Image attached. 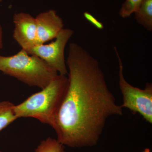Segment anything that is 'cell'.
Wrapping results in <instances>:
<instances>
[{
	"label": "cell",
	"mask_w": 152,
	"mask_h": 152,
	"mask_svg": "<svg viewBox=\"0 0 152 152\" xmlns=\"http://www.w3.org/2000/svg\"><path fill=\"white\" fill-rule=\"evenodd\" d=\"M135 13L137 22L147 31H152V0H143Z\"/></svg>",
	"instance_id": "obj_8"
},
{
	"label": "cell",
	"mask_w": 152,
	"mask_h": 152,
	"mask_svg": "<svg viewBox=\"0 0 152 152\" xmlns=\"http://www.w3.org/2000/svg\"><path fill=\"white\" fill-rule=\"evenodd\" d=\"M34 152H66L64 145L57 140L48 137L41 142Z\"/></svg>",
	"instance_id": "obj_10"
},
{
	"label": "cell",
	"mask_w": 152,
	"mask_h": 152,
	"mask_svg": "<svg viewBox=\"0 0 152 152\" xmlns=\"http://www.w3.org/2000/svg\"><path fill=\"white\" fill-rule=\"evenodd\" d=\"M0 152H2L1 151V150H0Z\"/></svg>",
	"instance_id": "obj_15"
},
{
	"label": "cell",
	"mask_w": 152,
	"mask_h": 152,
	"mask_svg": "<svg viewBox=\"0 0 152 152\" xmlns=\"http://www.w3.org/2000/svg\"><path fill=\"white\" fill-rule=\"evenodd\" d=\"M3 46V29L1 26L0 25V51L2 48Z\"/></svg>",
	"instance_id": "obj_13"
},
{
	"label": "cell",
	"mask_w": 152,
	"mask_h": 152,
	"mask_svg": "<svg viewBox=\"0 0 152 152\" xmlns=\"http://www.w3.org/2000/svg\"><path fill=\"white\" fill-rule=\"evenodd\" d=\"M68 77L58 74L49 84L14 107L17 118H32L51 127L67 88Z\"/></svg>",
	"instance_id": "obj_2"
},
{
	"label": "cell",
	"mask_w": 152,
	"mask_h": 152,
	"mask_svg": "<svg viewBox=\"0 0 152 152\" xmlns=\"http://www.w3.org/2000/svg\"><path fill=\"white\" fill-rule=\"evenodd\" d=\"M13 37L15 40L27 52L37 45L35 18L30 14L21 12L13 17Z\"/></svg>",
	"instance_id": "obj_6"
},
{
	"label": "cell",
	"mask_w": 152,
	"mask_h": 152,
	"mask_svg": "<svg viewBox=\"0 0 152 152\" xmlns=\"http://www.w3.org/2000/svg\"><path fill=\"white\" fill-rule=\"evenodd\" d=\"M37 45L56 39L64 28V22L56 11L50 10L39 14L35 18Z\"/></svg>",
	"instance_id": "obj_7"
},
{
	"label": "cell",
	"mask_w": 152,
	"mask_h": 152,
	"mask_svg": "<svg viewBox=\"0 0 152 152\" xmlns=\"http://www.w3.org/2000/svg\"><path fill=\"white\" fill-rule=\"evenodd\" d=\"M84 16L87 21H88L91 24L94 26L99 30H103L104 28L103 24L102 22L98 20L93 15L86 12L84 13Z\"/></svg>",
	"instance_id": "obj_12"
},
{
	"label": "cell",
	"mask_w": 152,
	"mask_h": 152,
	"mask_svg": "<svg viewBox=\"0 0 152 152\" xmlns=\"http://www.w3.org/2000/svg\"><path fill=\"white\" fill-rule=\"evenodd\" d=\"M142 152H151V150H150V149L149 148H146L145 149V150Z\"/></svg>",
	"instance_id": "obj_14"
},
{
	"label": "cell",
	"mask_w": 152,
	"mask_h": 152,
	"mask_svg": "<svg viewBox=\"0 0 152 152\" xmlns=\"http://www.w3.org/2000/svg\"><path fill=\"white\" fill-rule=\"evenodd\" d=\"M143 0H126L120 9L119 14L123 18H129L137 10Z\"/></svg>",
	"instance_id": "obj_11"
},
{
	"label": "cell",
	"mask_w": 152,
	"mask_h": 152,
	"mask_svg": "<svg viewBox=\"0 0 152 152\" xmlns=\"http://www.w3.org/2000/svg\"><path fill=\"white\" fill-rule=\"evenodd\" d=\"M15 106L10 101H0V132L18 119L14 110Z\"/></svg>",
	"instance_id": "obj_9"
},
{
	"label": "cell",
	"mask_w": 152,
	"mask_h": 152,
	"mask_svg": "<svg viewBox=\"0 0 152 152\" xmlns=\"http://www.w3.org/2000/svg\"><path fill=\"white\" fill-rule=\"evenodd\" d=\"M114 50L118 60V83L123 96L121 107L129 109L133 114L138 113L152 124V84L147 83L143 89L133 86L125 79L124 66L116 47Z\"/></svg>",
	"instance_id": "obj_4"
},
{
	"label": "cell",
	"mask_w": 152,
	"mask_h": 152,
	"mask_svg": "<svg viewBox=\"0 0 152 152\" xmlns=\"http://www.w3.org/2000/svg\"><path fill=\"white\" fill-rule=\"evenodd\" d=\"M0 71L28 86L42 89L58 74L43 60L29 54L23 49L13 56H0Z\"/></svg>",
	"instance_id": "obj_3"
},
{
	"label": "cell",
	"mask_w": 152,
	"mask_h": 152,
	"mask_svg": "<svg viewBox=\"0 0 152 152\" xmlns=\"http://www.w3.org/2000/svg\"><path fill=\"white\" fill-rule=\"evenodd\" d=\"M68 86L51 127L57 140L72 148L97 144L107 120L123 115L109 90L99 63L76 43L69 44L67 58Z\"/></svg>",
	"instance_id": "obj_1"
},
{
	"label": "cell",
	"mask_w": 152,
	"mask_h": 152,
	"mask_svg": "<svg viewBox=\"0 0 152 152\" xmlns=\"http://www.w3.org/2000/svg\"><path fill=\"white\" fill-rule=\"evenodd\" d=\"M73 34L72 30L63 28L55 41L47 45H37L28 53L40 58L58 74L66 76L68 71L65 58V49Z\"/></svg>",
	"instance_id": "obj_5"
}]
</instances>
